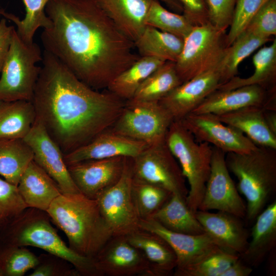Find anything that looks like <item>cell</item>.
<instances>
[{"label": "cell", "instance_id": "obj_1", "mask_svg": "<svg viewBox=\"0 0 276 276\" xmlns=\"http://www.w3.org/2000/svg\"><path fill=\"white\" fill-rule=\"evenodd\" d=\"M45 11L51 25L41 34L44 50L93 89L107 88L140 57L94 0H50Z\"/></svg>", "mask_w": 276, "mask_h": 276}, {"label": "cell", "instance_id": "obj_2", "mask_svg": "<svg viewBox=\"0 0 276 276\" xmlns=\"http://www.w3.org/2000/svg\"><path fill=\"white\" fill-rule=\"evenodd\" d=\"M41 62L32 102L36 118L64 155L109 129L126 101L88 86L45 50Z\"/></svg>", "mask_w": 276, "mask_h": 276}, {"label": "cell", "instance_id": "obj_3", "mask_svg": "<svg viewBox=\"0 0 276 276\" xmlns=\"http://www.w3.org/2000/svg\"><path fill=\"white\" fill-rule=\"evenodd\" d=\"M47 212L66 236L70 248L82 256L93 259L113 237L97 200L81 193H62Z\"/></svg>", "mask_w": 276, "mask_h": 276}, {"label": "cell", "instance_id": "obj_4", "mask_svg": "<svg viewBox=\"0 0 276 276\" xmlns=\"http://www.w3.org/2000/svg\"><path fill=\"white\" fill-rule=\"evenodd\" d=\"M0 244L34 246L68 262L82 276H101L93 258L79 255L67 246L51 224L47 212L27 208L0 229Z\"/></svg>", "mask_w": 276, "mask_h": 276}, {"label": "cell", "instance_id": "obj_5", "mask_svg": "<svg viewBox=\"0 0 276 276\" xmlns=\"http://www.w3.org/2000/svg\"><path fill=\"white\" fill-rule=\"evenodd\" d=\"M225 162L247 201V220H255L276 191V149L258 146L247 153H227Z\"/></svg>", "mask_w": 276, "mask_h": 276}, {"label": "cell", "instance_id": "obj_6", "mask_svg": "<svg viewBox=\"0 0 276 276\" xmlns=\"http://www.w3.org/2000/svg\"><path fill=\"white\" fill-rule=\"evenodd\" d=\"M165 141L188 180L189 189L186 202L195 214L202 200L210 175L213 146L196 141L180 121L172 122Z\"/></svg>", "mask_w": 276, "mask_h": 276}, {"label": "cell", "instance_id": "obj_7", "mask_svg": "<svg viewBox=\"0 0 276 276\" xmlns=\"http://www.w3.org/2000/svg\"><path fill=\"white\" fill-rule=\"evenodd\" d=\"M42 54L35 42L24 41L14 29L0 78V100H32Z\"/></svg>", "mask_w": 276, "mask_h": 276}, {"label": "cell", "instance_id": "obj_8", "mask_svg": "<svg viewBox=\"0 0 276 276\" xmlns=\"http://www.w3.org/2000/svg\"><path fill=\"white\" fill-rule=\"evenodd\" d=\"M226 34L210 22L193 27L183 39L182 51L175 62L182 83L217 68L227 47Z\"/></svg>", "mask_w": 276, "mask_h": 276}, {"label": "cell", "instance_id": "obj_9", "mask_svg": "<svg viewBox=\"0 0 276 276\" xmlns=\"http://www.w3.org/2000/svg\"><path fill=\"white\" fill-rule=\"evenodd\" d=\"M173 121L159 102L130 99L108 130L150 146L165 140Z\"/></svg>", "mask_w": 276, "mask_h": 276}, {"label": "cell", "instance_id": "obj_10", "mask_svg": "<svg viewBox=\"0 0 276 276\" xmlns=\"http://www.w3.org/2000/svg\"><path fill=\"white\" fill-rule=\"evenodd\" d=\"M133 177L177 194L186 199L188 191L181 168L165 140L149 146L132 158Z\"/></svg>", "mask_w": 276, "mask_h": 276}, {"label": "cell", "instance_id": "obj_11", "mask_svg": "<svg viewBox=\"0 0 276 276\" xmlns=\"http://www.w3.org/2000/svg\"><path fill=\"white\" fill-rule=\"evenodd\" d=\"M132 178V158H127L119 180L95 199L112 236H126L140 228L131 192Z\"/></svg>", "mask_w": 276, "mask_h": 276}, {"label": "cell", "instance_id": "obj_12", "mask_svg": "<svg viewBox=\"0 0 276 276\" xmlns=\"http://www.w3.org/2000/svg\"><path fill=\"white\" fill-rule=\"evenodd\" d=\"M225 154L213 146L210 173L198 210H217L243 218L246 206L229 174Z\"/></svg>", "mask_w": 276, "mask_h": 276}, {"label": "cell", "instance_id": "obj_13", "mask_svg": "<svg viewBox=\"0 0 276 276\" xmlns=\"http://www.w3.org/2000/svg\"><path fill=\"white\" fill-rule=\"evenodd\" d=\"M180 121L196 141L212 144L224 153H247L258 147L243 132L222 123L214 114L190 113Z\"/></svg>", "mask_w": 276, "mask_h": 276}, {"label": "cell", "instance_id": "obj_14", "mask_svg": "<svg viewBox=\"0 0 276 276\" xmlns=\"http://www.w3.org/2000/svg\"><path fill=\"white\" fill-rule=\"evenodd\" d=\"M24 140L33 152V160L54 180L62 193H80L71 176L63 152L37 118Z\"/></svg>", "mask_w": 276, "mask_h": 276}, {"label": "cell", "instance_id": "obj_15", "mask_svg": "<svg viewBox=\"0 0 276 276\" xmlns=\"http://www.w3.org/2000/svg\"><path fill=\"white\" fill-rule=\"evenodd\" d=\"M101 276H152L143 254L126 236H113L93 258Z\"/></svg>", "mask_w": 276, "mask_h": 276}, {"label": "cell", "instance_id": "obj_16", "mask_svg": "<svg viewBox=\"0 0 276 276\" xmlns=\"http://www.w3.org/2000/svg\"><path fill=\"white\" fill-rule=\"evenodd\" d=\"M248 107L276 111V90H267L257 85L216 89L191 113L220 115Z\"/></svg>", "mask_w": 276, "mask_h": 276}, {"label": "cell", "instance_id": "obj_17", "mask_svg": "<svg viewBox=\"0 0 276 276\" xmlns=\"http://www.w3.org/2000/svg\"><path fill=\"white\" fill-rule=\"evenodd\" d=\"M128 157L84 160L67 166L69 173L81 193L96 199L121 177Z\"/></svg>", "mask_w": 276, "mask_h": 276}, {"label": "cell", "instance_id": "obj_18", "mask_svg": "<svg viewBox=\"0 0 276 276\" xmlns=\"http://www.w3.org/2000/svg\"><path fill=\"white\" fill-rule=\"evenodd\" d=\"M222 84L218 68L198 75L183 82L163 97L159 103L174 121H180L191 113Z\"/></svg>", "mask_w": 276, "mask_h": 276}, {"label": "cell", "instance_id": "obj_19", "mask_svg": "<svg viewBox=\"0 0 276 276\" xmlns=\"http://www.w3.org/2000/svg\"><path fill=\"white\" fill-rule=\"evenodd\" d=\"M139 228L157 234L168 243L176 257L174 271L197 262L220 249L205 233L190 235L172 232L152 218L141 219Z\"/></svg>", "mask_w": 276, "mask_h": 276}, {"label": "cell", "instance_id": "obj_20", "mask_svg": "<svg viewBox=\"0 0 276 276\" xmlns=\"http://www.w3.org/2000/svg\"><path fill=\"white\" fill-rule=\"evenodd\" d=\"M195 216L204 233L219 248L239 256L244 251L249 235L240 218L223 212L199 210Z\"/></svg>", "mask_w": 276, "mask_h": 276}, {"label": "cell", "instance_id": "obj_21", "mask_svg": "<svg viewBox=\"0 0 276 276\" xmlns=\"http://www.w3.org/2000/svg\"><path fill=\"white\" fill-rule=\"evenodd\" d=\"M149 145L106 130L87 144L64 155L67 166L78 162L125 157L133 158Z\"/></svg>", "mask_w": 276, "mask_h": 276}, {"label": "cell", "instance_id": "obj_22", "mask_svg": "<svg viewBox=\"0 0 276 276\" xmlns=\"http://www.w3.org/2000/svg\"><path fill=\"white\" fill-rule=\"evenodd\" d=\"M133 42L143 32L151 0H94Z\"/></svg>", "mask_w": 276, "mask_h": 276}, {"label": "cell", "instance_id": "obj_23", "mask_svg": "<svg viewBox=\"0 0 276 276\" xmlns=\"http://www.w3.org/2000/svg\"><path fill=\"white\" fill-rule=\"evenodd\" d=\"M17 188L28 208L45 212L62 193L54 180L33 160L24 172Z\"/></svg>", "mask_w": 276, "mask_h": 276}, {"label": "cell", "instance_id": "obj_24", "mask_svg": "<svg viewBox=\"0 0 276 276\" xmlns=\"http://www.w3.org/2000/svg\"><path fill=\"white\" fill-rule=\"evenodd\" d=\"M251 231L250 241L239 258L251 267H258L276 245V201L259 214Z\"/></svg>", "mask_w": 276, "mask_h": 276}, {"label": "cell", "instance_id": "obj_25", "mask_svg": "<svg viewBox=\"0 0 276 276\" xmlns=\"http://www.w3.org/2000/svg\"><path fill=\"white\" fill-rule=\"evenodd\" d=\"M128 241L144 255L152 276L168 275L176 267V255L168 243L157 234L137 229L126 236Z\"/></svg>", "mask_w": 276, "mask_h": 276}, {"label": "cell", "instance_id": "obj_26", "mask_svg": "<svg viewBox=\"0 0 276 276\" xmlns=\"http://www.w3.org/2000/svg\"><path fill=\"white\" fill-rule=\"evenodd\" d=\"M265 110L248 107L217 116L222 123L240 130L256 145L276 149V135L266 124Z\"/></svg>", "mask_w": 276, "mask_h": 276}, {"label": "cell", "instance_id": "obj_27", "mask_svg": "<svg viewBox=\"0 0 276 276\" xmlns=\"http://www.w3.org/2000/svg\"><path fill=\"white\" fill-rule=\"evenodd\" d=\"M254 73L247 78L235 76L217 89L226 90L241 86L257 85L267 90H276V39L260 48L252 57Z\"/></svg>", "mask_w": 276, "mask_h": 276}, {"label": "cell", "instance_id": "obj_28", "mask_svg": "<svg viewBox=\"0 0 276 276\" xmlns=\"http://www.w3.org/2000/svg\"><path fill=\"white\" fill-rule=\"evenodd\" d=\"M36 119L31 101L0 100V139H24Z\"/></svg>", "mask_w": 276, "mask_h": 276}, {"label": "cell", "instance_id": "obj_29", "mask_svg": "<svg viewBox=\"0 0 276 276\" xmlns=\"http://www.w3.org/2000/svg\"><path fill=\"white\" fill-rule=\"evenodd\" d=\"M172 232L199 235L204 229L188 207L186 199L172 193L167 202L150 218Z\"/></svg>", "mask_w": 276, "mask_h": 276}, {"label": "cell", "instance_id": "obj_30", "mask_svg": "<svg viewBox=\"0 0 276 276\" xmlns=\"http://www.w3.org/2000/svg\"><path fill=\"white\" fill-rule=\"evenodd\" d=\"M183 41V38L177 36L146 26L134 43L141 56L175 62L182 51Z\"/></svg>", "mask_w": 276, "mask_h": 276}, {"label": "cell", "instance_id": "obj_31", "mask_svg": "<svg viewBox=\"0 0 276 276\" xmlns=\"http://www.w3.org/2000/svg\"><path fill=\"white\" fill-rule=\"evenodd\" d=\"M165 62L156 57L140 56L133 64L117 76L107 89L125 101L130 100L140 85Z\"/></svg>", "mask_w": 276, "mask_h": 276}, {"label": "cell", "instance_id": "obj_32", "mask_svg": "<svg viewBox=\"0 0 276 276\" xmlns=\"http://www.w3.org/2000/svg\"><path fill=\"white\" fill-rule=\"evenodd\" d=\"M271 38L259 36L244 30L226 47L217 67L222 84L238 74L240 64L254 52L271 41Z\"/></svg>", "mask_w": 276, "mask_h": 276}, {"label": "cell", "instance_id": "obj_33", "mask_svg": "<svg viewBox=\"0 0 276 276\" xmlns=\"http://www.w3.org/2000/svg\"><path fill=\"white\" fill-rule=\"evenodd\" d=\"M33 159V152L24 139H0V175L8 182L17 186Z\"/></svg>", "mask_w": 276, "mask_h": 276}, {"label": "cell", "instance_id": "obj_34", "mask_svg": "<svg viewBox=\"0 0 276 276\" xmlns=\"http://www.w3.org/2000/svg\"><path fill=\"white\" fill-rule=\"evenodd\" d=\"M181 83L175 62L166 61L140 85L131 99L159 102Z\"/></svg>", "mask_w": 276, "mask_h": 276}, {"label": "cell", "instance_id": "obj_35", "mask_svg": "<svg viewBox=\"0 0 276 276\" xmlns=\"http://www.w3.org/2000/svg\"><path fill=\"white\" fill-rule=\"evenodd\" d=\"M49 1L22 0L26 10L25 16L22 19L5 11L2 16L15 25L17 34L24 41L32 43L39 28L47 29L51 25V20L45 11Z\"/></svg>", "mask_w": 276, "mask_h": 276}, {"label": "cell", "instance_id": "obj_36", "mask_svg": "<svg viewBox=\"0 0 276 276\" xmlns=\"http://www.w3.org/2000/svg\"><path fill=\"white\" fill-rule=\"evenodd\" d=\"M131 192L133 204L140 220L150 218L172 194L164 188L133 177Z\"/></svg>", "mask_w": 276, "mask_h": 276}, {"label": "cell", "instance_id": "obj_37", "mask_svg": "<svg viewBox=\"0 0 276 276\" xmlns=\"http://www.w3.org/2000/svg\"><path fill=\"white\" fill-rule=\"evenodd\" d=\"M145 24L183 39L194 27L184 15L168 10L159 0H151Z\"/></svg>", "mask_w": 276, "mask_h": 276}, {"label": "cell", "instance_id": "obj_38", "mask_svg": "<svg viewBox=\"0 0 276 276\" xmlns=\"http://www.w3.org/2000/svg\"><path fill=\"white\" fill-rule=\"evenodd\" d=\"M38 260L25 246L0 244V268L4 276H22L35 267Z\"/></svg>", "mask_w": 276, "mask_h": 276}, {"label": "cell", "instance_id": "obj_39", "mask_svg": "<svg viewBox=\"0 0 276 276\" xmlns=\"http://www.w3.org/2000/svg\"><path fill=\"white\" fill-rule=\"evenodd\" d=\"M239 258L220 249L182 269L174 271L175 276H221Z\"/></svg>", "mask_w": 276, "mask_h": 276}, {"label": "cell", "instance_id": "obj_40", "mask_svg": "<svg viewBox=\"0 0 276 276\" xmlns=\"http://www.w3.org/2000/svg\"><path fill=\"white\" fill-rule=\"evenodd\" d=\"M27 208L17 186L0 178V229Z\"/></svg>", "mask_w": 276, "mask_h": 276}, {"label": "cell", "instance_id": "obj_41", "mask_svg": "<svg viewBox=\"0 0 276 276\" xmlns=\"http://www.w3.org/2000/svg\"><path fill=\"white\" fill-rule=\"evenodd\" d=\"M268 0H237L232 22L226 34V47H229L245 29L259 9Z\"/></svg>", "mask_w": 276, "mask_h": 276}, {"label": "cell", "instance_id": "obj_42", "mask_svg": "<svg viewBox=\"0 0 276 276\" xmlns=\"http://www.w3.org/2000/svg\"><path fill=\"white\" fill-rule=\"evenodd\" d=\"M260 37L272 38L276 35V0H268L251 18L245 29Z\"/></svg>", "mask_w": 276, "mask_h": 276}, {"label": "cell", "instance_id": "obj_43", "mask_svg": "<svg viewBox=\"0 0 276 276\" xmlns=\"http://www.w3.org/2000/svg\"><path fill=\"white\" fill-rule=\"evenodd\" d=\"M30 276H80L65 259L53 254H41Z\"/></svg>", "mask_w": 276, "mask_h": 276}, {"label": "cell", "instance_id": "obj_44", "mask_svg": "<svg viewBox=\"0 0 276 276\" xmlns=\"http://www.w3.org/2000/svg\"><path fill=\"white\" fill-rule=\"evenodd\" d=\"M237 0H206L209 22L225 31L232 22Z\"/></svg>", "mask_w": 276, "mask_h": 276}, {"label": "cell", "instance_id": "obj_45", "mask_svg": "<svg viewBox=\"0 0 276 276\" xmlns=\"http://www.w3.org/2000/svg\"><path fill=\"white\" fill-rule=\"evenodd\" d=\"M183 7L182 14L194 26L209 22L206 0H178Z\"/></svg>", "mask_w": 276, "mask_h": 276}, {"label": "cell", "instance_id": "obj_46", "mask_svg": "<svg viewBox=\"0 0 276 276\" xmlns=\"http://www.w3.org/2000/svg\"><path fill=\"white\" fill-rule=\"evenodd\" d=\"M15 28L7 25L4 17L0 20V73L7 57Z\"/></svg>", "mask_w": 276, "mask_h": 276}, {"label": "cell", "instance_id": "obj_47", "mask_svg": "<svg viewBox=\"0 0 276 276\" xmlns=\"http://www.w3.org/2000/svg\"><path fill=\"white\" fill-rule=\"evenodd\" d=\"M252 270V267L245 264L239 258L223 272L221 276H248Z\"/></svg>", "mask_w": 276, "mask_h": 276}, {"label": "cell", "instance_id": "obj_48", "mask_svg": "<svg viewBox=\"0 0 276 276\" xmlns=\"http://www.w3.org/2000/svg\"><path fill=\"white\" fill-rule=\"evenodd\" d=\"M264 116L269 129L276 135V111L265 110Z\"/></svg>", "mask_w": 276, "mask_h": 276}, {"label": "cell", "instance_id": "obj_49", "mask_svg": "<svg viewBox=\"0 0 276 276\" xmlns=\"http://www.w3.org/2000/svg\"><path fill=\"white\" fill-rule=\"evenodd\" d=\"M164 2L166 5L173 12L182 14L183 7L178 0H159Z\"/></svg>", "mask_w": 276, "mask_h": 276}, {"label": "cell", "instance_id": "obj_50", "mask_svg": "<svg viewBox=\"0 0 276 276\" xmlns=\"http://www.w3.org/2000/svg\"><path fill=\"white\" fill-rule=\"evenodd\" d=\"M4 12H5V10L1 7L0 5V16H2Z\"/></svg>", "mask_w": 276, "mask_h": 276}, {"label": "cell", "instance_id": "obj_51", "mask_svg": "<svg viewBox=\"0 0 276 276\" xmlns=\"http://www.w3.org/2000/svg\"><path fill=\"white\" fill-rule=\"evenodd\" d=\"M0 276H4L3 271H2V269H1V268H0Z\"/></svg>", "mask_w": 276, "mask_h": 276}]
</instances>
